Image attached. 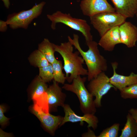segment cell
Instances as JSON below:
<instances>
[{
  "label": "cell",
  "mask_w": 137,
  "mask_h": 137,
  "mask_svg": "<svg viewBox=\"0 0 137 137\" xmlns=\"http://www.w3.org/2000/svg\"><path fill=\"white\" fill-rule=\"evenodd\" d=\"M80 6L83 14L89 17L104 12H115L107 0H82Z\"/></svg>",
  "instance_id": "obj_9"
},
{
  "label": "cell",
  "mask_w": 137,
  "mask_h": 137,
  "mask_svg": "<svg viewBox=\"0 0 137 137\" xmlns=\"http://www.w3.org/2000/svg\"><path fill=\"white\" fill-rule=\"evenodd\" d=\"M3 2L5 7L7 9L9 8L10 5L9 0H1Z\"/></svg>",
  "instance_id": "obj_28"
},
{
  "label": "cell",
  "mask_w": 137,
  "mask_h": 137,
  "mask_svg": "<svg viewBox=\"0 0 137 137\" xmlns=\"http://www.w3.org/2000/svg\"><path fill=\"white\" fill-rule=\"evenodd\" d=\"M59 83L53 80L47 91L49 112L56 111L58 106L62 107L65 104L66 96L62 92Z\"/></svg>",
  "instance_id": "obj_12"
},
{
  "label": "cell",
  "mask_w": 137,
  "mask_h": 137,
  "mask_svg": "<svg viewBox=\"0 0 137 137\" xmlns=\"http://www.w3.org/2000/svg\"><path fill=\"white\" fill-rule=\"evenodd\" d=\"M135 15L136 16V17L137 18V12L136 13V14H135Z\"/></svg>",
  "instance_id": "obj_29"
},
{
  "label": "cell",
  "mask_w": 137,
  "mask_h": 137,
  "mask_svg": "<svg viewBox=\"0 0 137 137\" xmlns=\"http://www.w3.org/2000/svg\"><path fill=\"white\" fill-rule=\"evenodd\" d=\"M62 107L63 109L65 115L60 127L67 122H80V124L82 125L83 122H85L88 124V128L91 127L94 130L97 128L98 120L95 114H86L83 116H79L74 112L69 105L65 104Z\"/></svg>",
  "instance_id": "obj_10"
},
{
  "label": "cell",
  "mask_w": 137,
  "mask_h": 137,
  "mask_svg": "<svg viewBox=\"0 0 137 137\" xmlns=\"http://www.w3.org/2000/svg\"><path fill=\"white\" fill-rule=\"evenodd\" d=\"M91 24L100 37L111 28L119 26L127 18L116 12H104L90 17Z\"/></svg>",
  "instance_id": "obj_6"
},
{
  "label": "cell",
  "mask_w": 137,
  "mask_h": 137,
  "mask_svg": "<svg viewBox=\"0 0 137 137\" xmlns=\"http://www.w3.org/2000/svg\"><path fill=\"white\" fill-rule=\"evenodd\" d=\"M87 79L85 77H82L78 76L73 79L72 83H64L62 88L76 95L79 101L80 109L84 114H95L96 109L94 96L85 86Z\"/></svg>",
  "instance_id": "obj_3"
},
{
  "label": "cell",
  "mask_w": 137,
  "mask_h": 137,
  "mask_svg": "<svg viewBox=\"0 0 137 137\" xmlns=\"http://www.w3.org/2000/svg\"><path fill=\"white\" fill-rule=\"evenodd\" d=\"M48 86L46 82L38 75L33 81L30 89V93L34 104L40 107L46 106L48 102L47 91Z\"/></svg>",
  "instance_id": "obj_11"
},
{
  "label": "cell",
  "mask_w": 137,
  "mask_h": 137,
  "mask_svg": "<svg viewBox=\"0 0 137 137\" xmlns=\"http://www.w3.org/2000/svg\"><path fill=\"white\" fill-rule=\"evenodd\" d=\"M68 39L84 60L88 68V81H90L100 73L107 70V61L100 54L98 43L93 40L86 42L88 49L87 51H84L80 46L79 37L77 35L74 34L73 39L68 36Z\"/></svg>",
  "instance_id": "obj_1"
},
{
  "label": "cell",
  "mask_w": 137,
  "mask_h": 137,
  "mask_svg": "<svg viewBox=\"0 0 137 137\" xmlns=\"http://www.w3.org/2000/svg\"><path fill=\"white\" fill-rule=\"evenodd\" d=\"M6 108L2 105L0 106V124L2 127H4L8 123L9 118L6 117L4 114L6 111Z\"/></svg>",
  "instance_id": "obj_24"
},
{
  "label": "cell",
  "mask_w": 137,
  "mask_h": 137,
  "mask_svg": "<svg viewBox=\"0 0 137 137\" xmlns=\"http://www.w3.org/2000/svg\"><path fill=\"white\" fill-rule=\"evenodd\" d=\"M29 109L39 119L46 130L51 134L54 135L56 130L60 127L63 117L54 115L49 113H46L37 105L34 104L29 107Z\"/></svg>",
  "instance_id": "obj_8"
},
{
  "label": "cell",
  "mask_w": 137,
  "mask_h": 137,
  "mask_svg": "<svg viewBox=\"0 0 137 137\" xmlns=\"http://www.w3.org/2000/svg\"><path fill=\"white\" fill-rule=\"evenodd\" d=\"M38 49L44 54L49 63L52 64L56 59L54 55L55 51L53 43L47 38H44L38 45Z\"/></svg>",
  "instance_id": "obj_17"
},
{
  "label": "cell",
  "mask_w": 137,
  "mask_h": 137,
  "mask_svg": "<svg viewBox=\"0 0 137 137\" xmlns=\"http://www.w3.org/2000/svg\"><path fill=\"white\" fill-rule=\"evenodd\" d=\"M39 76L46 82H49L53 79V70L51 64L47 66L39 68Z\"/></svg>",
  "instance_id": "obj_22"
},
{
  "label": "cell",
  "mask_w": 137,
  "mask_h": 137,
  "mask_svg": "<svg viewBox=\"0 0 137 137\" xmlns=\"http://www.w3.org/2000/svg\"><path fill=\"white\" fill-rule=\"evenodd\" d=\"M120 124L115 123L110 127L104 130L97 137H117Z\"/></svg>",
  "instance_id": "obj_23"
},
{
  "label": "cell",
  "mask_w": 137,
  "mask_h": 137,
  "mask_svg": "<svg viewBox=\"0 0 137 137\" xmlns=\"http://www.w3.org/2000/svg\"><path fill=\"white\" fill-rule=\"evenodd\" d=\"M124 99H137V83L126 87L119 91Z\"/></svg>",
  "instance_id": "obj_21"
},
{
  "label": "cell",
  "mask_w": 137,
  "mask_h": 137,
  "mask_svg": "<svg viewBox=\"0 0 137 137\" xmlns=\"http://www.w3.org/2000/svg\"><path fill=\"white\" fill-rule=\"evenodd\" d=\"M87 85L88 90L93 96L96 107L101 106V101L102 97L112 88L116 89L111 83L110 78L105 72H102L90 80Z\"/></svg>",
  "instance_id": "obj_7"
},
{
  "label": "cell",
  "mask_w": 137,
  "mask_h": 137,
  "mask_svg": "<svg viewBox=\"0 0 137 137\" xmlns=\"http://www.w3.org/2000/svg\"><path fill=\"white\" fill-rule=\"evenodd\" d=\"M47 17L51 22L50 27L53 30L56 29L57 23H62L81 32L84 37L86 42L93 40L90 26L85 20L73 18L70 13H64L59 11L52 14H48Z\"/></svg>",
  "instance_id": "obj_4"
},
{
  "label": "cell",
  "mask_w": 137,
  "mask_h": 137,
  "mask_svg": "<svg viewBox=\"0 0 137 137\" xmlns=\"http://www.w3.org/2000/svg\"><path fill=\"white\" fill-rule=\"evenodd\" d=\"M111 65L113 69V74L110 78V81L116 89L120 91L126 87L137 83V74L131 72L128 76L118 74L116 71L118 65L117 62H112Z\"/></svg>",
  "instance_id": "obj_14"
},
{
  "label": "cell",
  "mask_w": 137,
  "mask_h": 137,
  "mask_svg": "<svg viewBox=\"0 0 137 137\" xmlns=\"http://www.w3.org/2000/svg\"><path fill=\"white\" fill-rule=\"evenodd\" d=\"M28 59L30 64L36 67L46 66L49 64L44 54L38 49L32 52Z\"/></svg>",
  "instance_id": "obj_19"
},
{
  "label": "cell",
  "mask_w": 137,
  "mask_h": 137,
  "mask_svg": "<svg viewBox=\"0 0 137 137\" xmlns=\"http://www.w3.org/2000/svg\"><path fill=\"white\" fill-rule=\"evenodd\" d=\"M55 52L60 54L63 62V69L66 80L69 83L78 76L88 75V71L83 65L84 61L77 51L73 52V45L69 41L62 43L60 45L53 43Z\"/></svg>",
  "instance_id": "obj_2"
},
{
  "label": "cell",
  "mask_w": 137,
  "mask_h": 137,
  "mask_svg": "<svg viewBox=\"0 0 137 137\" xmlns=\"http://www.w3.org/2000/svg\"><path fill=\"white\" fill-rule=\"evenodd\" d=\"M127 121L123 128L121 130L120 137H135L137 136V126L134 119L128 113Z\"/></svg>",
  "instance_id": "obj_18"
},
{
  "label": "cell",
  "mask_w": 137,
  "mask_h": 137,
  "mask_svg": "<svg viewBox=\"0 0 137 137\" xmlns=\"http://www.w3.org/2000/svg\"><path fill=\"white\" fill-rule=\"evenodd\" d=\"M53 73V80L63 84L67 78L63 72V69L62 62L57 59L52 64Z\"/></svg>",
  "instance_id": "obj_20"
},
{
  "label": "cell",
  "mask_w": 137,
  "mask_h": 137,
  "mask_svg": "<svg viewBox=\"0 0 137 137\" xmlns=\"http://www.w3.org/2000/svg\"><path fill=\"white\" fill-rule=\"evenodd\" d=\"M119 26L114 27L106 32L98 43V45L106 51H113L115 46L121 44Z\"/></svg>",
  "instance_id": "obj_15"
},
{
  "label": "cell",
  "mask_w": 137,
  "mask_h": 137,
  "mask_svg": "<svg viewBox=\"0 0 137 137\" xmlns=\"http://www.w3.org/2000/svg\"><path fill=\"white\" fill-rule=\"evenodd\" d=\"M88 129H89L88 132L86 133L85 134H83L82 136L85 137H97L96 136L94 132L90 130L89 128H88Z\"/></svg>",
  "instance_id": "obj_27"
},
{
  "label": "cell",
  "mask_w": 137,
  "mask_h": 137,
  "mask_svg": "<svg viewBox=\"0 0 137 137\" xmlns=\"http://www.w3.org/2000/svg\"><path fill=\"white\" fill-rule=\"evenodd\" d=\"M45 4L43 1L29 9L9 14L6 21L7 24L13 30L20 28L27 29L33 20L41 14Z\"/></svg>",
  "instance_id": "obj_5"
},
{
  "label": "cell",
  "mask_w": 137,
  "mask_h": 137,
  "mask_svg": "<svg viewBox=\"0 0 137 137\" xmlns=\"http://www.w3.org/2000/svg\"><path fill=\"white\" fill-rule=\"evenodd\" d=\"M115 11L127 18L133 17L137 12V0H111Z\"/></svg>",
  "instance_id": "obj_16"
},
{
  "label": "cell",
  "mask_w": 137,
  "mask_h": 137,
  "mask_svg": "<svg viewBox=\"0 0 137 137\" xmlns=\"http://www.w3.org/2000/svg\"><path fill=\"white\" fill-rule=\"evenodd\" d=\"M133 119H134L137 126V109L131 108L128 111Z\"/></svg>",
  "instance_id": "obj_26"
},
{
  "label": "cell",
  "mask_w": 137,
  "mask_h": 137,
  "mask_svg": "<svg viewBox=\"0 0 137 137\" xmlns=\"http://www.w3.org/2000/svg\"><path fill=\"white\" fill-rule=\"evenodd\" d=\"M8 25L6 21L0 20V31L2 32H6L7 29Z\"/></svg>",
  "instance_id": "obj_25"
},
{
  "label": "cell",
  "mask_w": 137,
  "mask_h": 137,
  "mask_svg": "<svg viewBox=\"0 0 137 137\" xmlns=\"http://www.w3.org/2000/svg\"><path fill=\"white\" fill-rule=\"evenodd\" d=\"M121 43L128 48L136 46L137 27L129 22L125 21L119 26Z\"/></svg>",
  "instance_id": "obj_13"
}]
</instances>
